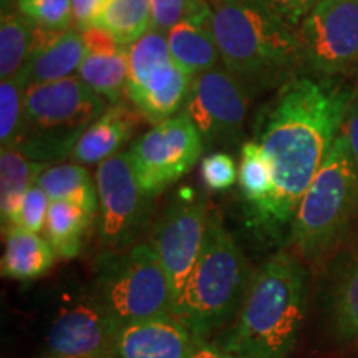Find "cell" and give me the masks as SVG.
I'll use <instances>...</instances> for the list:
<instances>
[{"label":"cell","instance_id":"cell-36","mask_svg":"<svg viewBox=\"0 0 358 358\" xmlns=\"http://www.w3.org/2000/svg\"><path fill=\"white\" fill-rule=\"evenodd\" d=\"M189 358H245V357L227 352L226 348L219 345H211V343H208V340H201L199 345L196 347L194 353H192Z\"/></svg>","mask_w":358,"mask_h":358},{"label":"cell","instance_id":"cell-29","mask_svg":"<svg viewBox=\"0 0 358 358\" xmlns=\"http://www.w3.org/2000/svg\"><path fill=\"white\" fill-rule=\"evenodd\" d=\"M17 10L38 29L64 32L73 29L71 0H17Z\"/></svg>","mask_w":358,"mask_h":358},{"label":"cell","instance_id":"cell-25","mask_svg":"<svg viewBox=\"0 0 358 358\" xmlns=\"http://www.w3.org/2000/svg\"><path fill=\"white\" fill-rule=\"evenodd\" d=\"M35 43V25L19 10L2 7L0 17V78L7 80L25 70Z\"/></svg>","mask_w":358,"mask_h":358},{"label":"cell","instance_id":"cell-37","mask_svg":"<svg viewBox=\"0 0 358 358\" xmlns=\"http://www.w3.org/2000/svg\"><path fill=\"white\" fill-rule=\"evenodd\" d=\"M209 2H211V3H213V2H216V0H209Z\"/></svg>","mask_w":358,"mask_h":358},{"label":"cell","instance_id":"cell-3","mask_svg":"<svg viewBox=\"0 0 358 358\" xmlns=\"http://www.w3.org/2000/svg\"><path fill=\"white\" fill-rule=\"evenodd\" d=\"M306 272L292 254H274L259 267L222 348L245 358H285L306 319Z\"/></svg>","mask_w":358,"mask_h":358},{"label":"cell","instance_id":"cell-4","mask_svg":"<svg viewBox=\"0 0 358 358\" xmlns=\"http://www.w3.org/2000/svg\"><path fill=\"white\" fill-rule=\"evenodd\" d=\"M254 274L234 237L211 214L201 256L174 303V317L196 337L208 340L236 319Z\"/></svg>","mask_w":358,"mask_h":358},{"label":"cell","instance_id":"cell-9","mask_svg":"<svg viewBox=\"0 0 358 358\" xmlns=\"http://www.w3.org/2000/svg\"><path fill=\"white\" fill-rule=\"evenodd\" d=\"M98 237L106 252L138 244L150 224L153 196L138 182L128 153L111 156L96 169Z\"/></svg>","mask_w":358,"mask_h":358},{"label":"cell","instance_id":"cell-26","mask_svg":"<svg viewBox=\"0 0 358 358\" xmlns=\"http://www.w3.org/2000/svg\"><path fill=\"white\" fill-rule=\"evenodd\" d=\"M90 27L103 29L129 47L151 29L150 0H108Z\"/></svg>","mask_w":358,"mask_h":358},{"label":"cell","instance_id":"cell-10","mask_svg":"<svg viewBox=\"0 0 358 358\" xmlns=\"http://www.w3.org/2000/svg\"><path fill=\"white\" fill-rule=\"evenodd\" d=\"M302 65L319 77L358 71V2L319 0L297 27Z\"/></svg>","mask_w":358,"mask_h":358},{"label":"cell","instance_id":"cell-6","mask_svg":"<svg viewBox=\"0 0 358 358\" xmlns=\"http://www.w3.org/2000/svg\"><path fill=\"white\" fill-rule=\"evenodd\" d=\"M358 213V169L342 133L303 192L290 222V243L315 257L340 239Z\"/></svg>","mask_w":358,"mask_h":358},{"label":"cell","instance_id":"cell-24","mask_svg":"<svg viewBox=\"0 0 358 358\" xmlns=\"http://www.w3.org/2000/svg\"><path fill=\"white\" fill-rule=\"evenodd\" d=\"M93 214L70 201H50L45 221V236L57 256L70 259L78 256L85 232L93 222Z\"/></svg>","mask_w":358,"mask_h":358},{"label":"cell","instance_id":"cell-34","mask_svg":"<svg viewBox=\"0 0 358 358\" xmlns=\"http://www.w3.org/2000/svg\"><path fill=\"white\" fill-rule=\"evenodd\" d=\"M108 0H71L75 15V29L83 30L92 25L95 17L101 12Z\"/></svg>","mask_w":358,"mask_h":358},{"label":"cell","instance_id":"cell-20","mask_svg":"<svg viewBox=\"0 0 358 358\" xmlns=\"http://www.w3.org/2000/svg\"><path fill=\"white\" fill-rule=\"evenodd\" d=\"M166 38L174 64L191 78L214 69L221 62L213 22L185 20L173 27Z\"/></svg>","mask_w":358,"mask_h":358},{"label":"cell","instance_id":"cell-27","mask_svg":"<svg viewBox=\"0 0 358 358\" xmlns=\"http://www.w3.org/2000/svg\"><path fill=\"white\" fill-rule=\"evenodd\" d=\"M30 87L27 71L0 83V145L2 150L17 148L25 120L27 90Z\"/></svg>","mask_w":358,"mask_h":358},{"label":"cell","instance_id":"cell-8","mask_svg":"<svg viewBox=\"0 0 358 358\" xmlns=\"http://www.w3.org/2000/svg\"><path fill=\"white\" fill-rule=\"evenodd\" d=\"M127 96L151 123L181 113L192 78L174 64L166 34L150 29L128 47Z\"/></svg>","mask_w":358,"mask_h":358},{"label":"cell","instance_id":"cell-11","mask_svg":"<svg viewBox=\"0 0 358 358\" xmlns=\"http://www.w3.org/2000/svg\"><path fill=\"white\" fill-rule=\"evenodd\" d=\"M203 151V138L181 111L141 134L128 155L140 186L155 198L185 176L198 163Z\"/></svg>","mask_w":358,"mask_h":358},{"label":"cell","instance_id":"cell-21","mask_svg":"<svg viewBox=\"0 0 358 358\" xmlns=\"http://www.w3.org/2000/svg\"><path fill=\"white\" fill-rule=\"evenodd\" d=\"M47 168L48 164L27 158L15 148L2 150L0 153V216H2L3 232L15 224L25 194Z\"/></svg>","mask_w":358,"mask_h":358},{"label":"cell","instance_id":"cell-2","mask_svg":"<svg viewBox=\"0 0 358 358\" xmlns=\"http://www.w3.org/2000/svg\"><path fill=\"white\" fill-rule=\"evenodd\" d=\"M213 34L221 64L250 95L282 87L302 65L297 30L266 0L213 2Z\"/></svg>","mask_w":358,"mask_h":358},{"label":"cell","instance_id":"cell-5","mask_svg":"<svg viewBox=\"0 0 358 358\" xmlns=\"http://www.w3.org/2000/svg\"><path fill=\"white\" fill-rule=\"evenodd\" d=\"M106 108L105 98L80 77L30 85L15 150L45 164L70 158L83 133Z\"/></svg>","mask_w":358,"mask_h":358},{"label":"cell","instance_id":"cell-19","mask_svg":"<svg viewBox=\"0 0 358 358\" xmlns=\"http://www.w3.org/2000/svg\"><path fill=\"white\" fill-rule=\"evenodd\" d=\"M3 236L6 250L0 266L3 277L25 282L40 279L50 271L57 252L48 239L22 227H8Z\"/></svg>","mask_w":358,"mask_h":358},{"label":"cell","instance_id":"cell-31","mask_svg":"<svg viewBox=\"0 0 358 358\" xmlns=\"http://www.w3.org/2000/svg\"><path fill=\"white\" fill-rule=\"evenodd\" d=\"M239 169L236 168V161L231 155L217 153L208 155L201 159V178L203 182L213 191H226L234 186Z\"/></svg>","mask_w":358,"mask_h":358},{"label":"cell","instance_id":"cell-28","mask_svg":"<svg viewBox=\"0 0 358 358\" xmlns=\"http://www.w3.org/2000/svg\"><path fill=\"white\" fill-rule=\"evenodd\" d=\"M151 29L168 34L185 20L213 22V3L209 0H150Z\"/></svg>","mask_w":358,"mask_h":358},{"label":"cell","instance_id":"cell-12","mask_svg":"<svg viewBox=\"0 0 358 358\" xmlns=\"http://www.w3.org/2000/svg\"><path fill=\"white\" fill-rule=\"evenodd\" d=\"M252 95L224 66L192 78L182 113L191 120L204 146H234L241 141Z\"/></svg>","mask_w":358,"mask_h":358},{"label":"cell","instance_id":"cell-22","mask_svg":"<svg viewBox=\"0 0 358 358\" xmlns=\"http://www.w3.org/2000/svg\"><path fill=\"white\" fill-rule=\"evenodd\" d=\"M37 185L47 192L50 201H70L82 206L93 216L98 213V189L83 164L69 163L48 166L40 174Z\"/></svg>","mask_w":358,"mask_h":358},{"label":"cell","instance_id":"cell-30","mask_svg":"<svg viewBox=\"0 0 358 358\" xmlns=\"http://www.w3.org/2000/svg\"><path fill=\"white\" fill-rule=\"evenodd\" d=\"M334 313L340 334L358 338V261L343 274L337 285Z\"/></svg>","mask_w":358,"mask_h":358},{"label":"cell","instance_id":"cell-17","mask_svg":"<svg viewBox=\"0 0 358 358\" xmlns=\"http://www.w3.org/2000/svg\"><path fill=\"white\" fill-rule=\"evenodd\" d=\"M85 52L87 50L82 30L70 29L64 32H50L35 27L34 50L25 66L30 85L73 77L78 73Z\"/></svg>","mask_w":358,"mask_h":358},{"label":"cell","instance_id":"cell-32","mask_svg":"<svg viewBox=\"0 0 358 358\" xmlns=\"http://www.w3.org/2000/svg\"><path fill=\"white\" fill-rule=\"evenodd\" d=\"M48 208H50V198L35 182L25 194L24 201H22L19 216H17V221L12 227H22L25 231L40 234L45 229Z\"/></svg>","mask_w":358,"mask_h":358},{"label":"cell","instance_id":"cell-7","mask_svg":"<svg viewBox=\"0 0 358 358\" xmlns=\"http://www.w3.org/2000/svg\"><path fill=\"white\" fill-rule=\"evenodd\" d=\"M92 295L116 329L168 315L174 307L171 282L151 243L103 254Z\"/></svg>","mask_w":358,"mask_h":358},{"label":"cell","instance_id":"cell-18","mask_svg":"<svg viewBox=\"0 0 358 358\" xmlns=\"http://www.w3.org/2000/svg\"><path fill=\"white\" fill-rule=\"evenodd\" d=\"M143 115L133 105L113 103L100 118L90 124L71 151L70 159L77 164H101L133 136Z\"/></svg>","mask_w":358,"mask_h":358},{"label":"cell","instance_id":"cell-14","mask_svg":"<svg viewBox=\"0 0 358 358\" xmlns=\"http://www.w3.org/2000/svg\"><path fill=\"white\" fill-rule=\"evenodd\" d=\"M116 327L90 294L60 312L47 335L43 358H115Z\"/></svg>","mask_w":358,"mask_h":358},{"label":"cell","instance_id":"cell-13","mask_svg":"<svg viewBox=\"0 0 358 358\" xmlns=\"http://www.w3.org/2000/svg\"><path fill=\"white\" fill-rule=\"evenodd\" d=\"M209 221L211 213L204 201L179 196L156 222L151 244L171 282L174 303L201 256Z\"/></svg>","mask_w":358,"mask_h":358},{"label":"cell","instance_id":"cell-35","mask_svg":"<svg viewBox=\"0 0 358 358\" xmlns=\"http://www.w3.org/2000/svg\"><path fill=\"white\" fill-rule=\"evenodd\" d=\"M340 133L345 136L348 150H350L352 158L355 161V166L358 169V100L353 101L350 108H348Z\"/></svg>","mask_w":358,"mask_h":358},{"label":"cell","instance_id":"cell-38","mask_svg":"<svg viewBox=\"0 0 358 358\" xmlns=\"http://www.w3.org/2000/svg\"><path fill=\"white\" fill-rule=\"evenodd\" d=\"M317 2H319V0H317ZM357 2H358V0H357Z\"/></svg>","mask_w":358,"mask_h":358},{"label":"cell","instance_id":"cell-16","mask_svg":"<svg viewBox=\"0 0 358 358\" xmlns=\"http://www.w3.org/2000/svg\"><path fill=\"white\" fill-rule=\"evenodd\" d=\"M82 34L87 52L78 77L106 101L120 103L128 90V47L98 27H87Z\"/></svg>","mask_w":358,"mask_h":358},{"label":"cell","instance_id":"cell-33","mask_svg":"<svg viewBox=\"0 0 358 358\" xmlns=\"http://www.w3.org/2000/svg\"><path fill=\"white\" fill-rule=\"evenodd\" d=\"M266 2L285 24L297 30V27L312 10L317 0H266Z\"/></svg>","mask_w":358,"mask_h":358},{"label":"cell","instance_id":"cell-23","mask_svg":"<svg viewBox=\"0 0 358 358\" xmlns=\"http://www.w3.org/2000/svg\"><path fill=\"white\" fill-rule=\"evenodd\" d=\"M239 187L244 199L252 204L257 217L264 219L275 194L274 171L257 141H245L241 148L239 163Z\"/></svg>","mask_w":358,"mask_h":358},{"label":"cell","instance_id":"cell-1","mask_svg":"<svg viewBox=\"0 0 358 358\" xmlns=\"http://www.w3.org/2000/svg\"><path fill=\"white\" fill-rule=\"evenodd\" d=\"M355 90L337 78L294 77L257 115L254 141L274 171L275 194L262 222H292L297 204L342 129Z\"/></svg>","mask_w":358,"mask_h":358},{"label":"cell","instance_id":"cell-15","mask_svg":"<svg viewBox=\"0 0 358 358\" xmlns=\"http://www.w3.org/2000/svg\"><path fill=\"white\" fill-rule=\"evenodd\" d=\"M199 342L178 317L168 313L120 325L115 358H189Z\"/></svg>","mask_w":358,"mask_h":358}]
</instances>
